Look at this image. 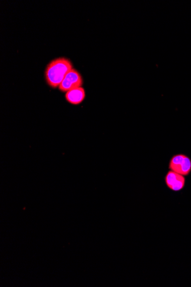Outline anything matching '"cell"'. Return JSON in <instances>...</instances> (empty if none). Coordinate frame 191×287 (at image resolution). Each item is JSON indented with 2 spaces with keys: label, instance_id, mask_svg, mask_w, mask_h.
I'll list each match as a JSON object with an SVG mask.
<instances>
[{
  "label": "cell",
  "instance_id": "cell-1",
  "mask_svg": "<svg viewBox=\"0 0 191 287\" xmlns=\"http://www.w3.org/2000/svg\"><path fill=\"white\" fill-rule=\"evenodd\" d=\"M72 69V64L69 59L59 58L51 62L45 70V78L47 83L52 88L60 86L66 75Z\"/></svg>",
  "mask_w": 191,
  "mask_h": 287
},
{
  "label": "cell",
  "instance_id": "cell-2",
  "mask_svg": "<svg viewBox=\"0 0 191 287\" xmlns=\"http://www.w3.org/2000/svg\"><path fill=\"white\" fill-rule=\"evenodd\" d=\"M169 169L183 176H187L191 171V160L183 154H177L169 162Z\"/></svg>",
  "mask_w": 191,
  "mask_h": 287
},
{
  "label": "cell",
  "instance_id": "cell-3",
  "mask_svg": "<svg viewBox=\"0 0 191 287\" xmlns=\"http://www.w3.org/2000/svg\"><path fill=\"white\" fill-rule=\"evenodd\" d=\"M82 84V76L77 70L72 68L66 75L58 88L62 92H68L70 90L81 87Z\"/></svg>",
  "mask_w": 191,
  "mask_h": 287
},
{
  "label": "cell",
  "instance_id": "cell-4",
  "mask_svg": "<svg viewBox=\"0 0 191 287\" xmlns=\"http://www.w3.org/2000/svg\"><path fill=\"white\" fill-rule=\"evenodd\" d=\"M165 181L169 188L173 191L178 192L184 187L185 178L183 175L170 170L165 175Z\"/></svg>",
  "mask_w": 191,
  "mask_h": 287
},
{
  "label": "cell",
  "instance_id": "cell-5",
  "mask_svg": "<svg viewBox=\"0 0 191 287\" xmlns=\"http://www.w3.org/2000/svg\"><path fill=\"white\" fill-rule=\"evenodd\" d=\"M86 97V92L82 87L70 90L66 93V100L73 105H78L82 103Z\"/></svg>",
  "mask_w": 191,
  "mask_h": 287
}]
</instances>
